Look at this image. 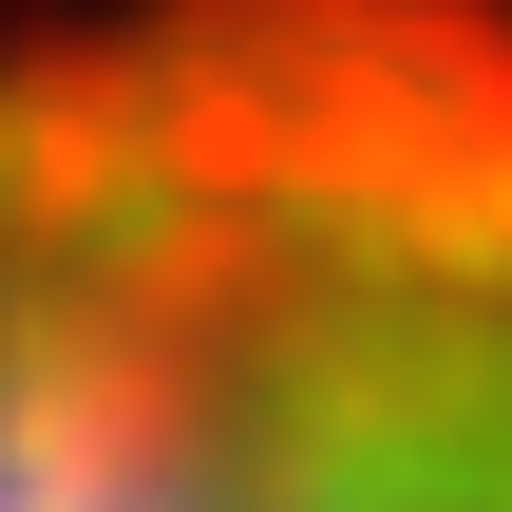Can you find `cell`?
<instances>
[{"label": "cell", "mask_w": 512, "mask_h": 512, "mask_svg": "<svg viewBox=\"0 0 512 512\" xmlns=\"http://www.w3.org/2000/svg\"><path fill=\"white\" fill-rule=\"evenodd\" d=\"M0 512H512V0L0 19Z\"/></svg>", "instance_id": "6da1fadb"}]
</instances>
